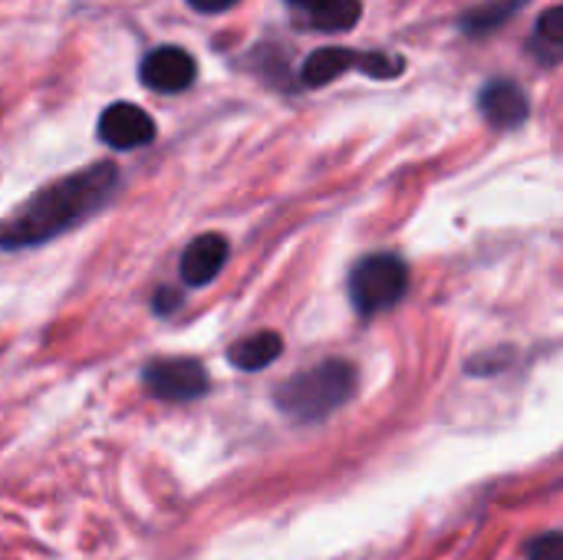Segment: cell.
<instances>
[{"instance_id": "30bf717a", "label": "cell", "mask_w": 563, "mask_h": 560, "mask_svg": "<svg viewBox=\"0 0 563 560\" xmlns=\"http://www.w3.org/2000/svg\"><path fill=\"white\" fill-rule=\"evenodd\" d=\"M280 353H284L280 333L261 330V333L241 337V340L228 350V360H231V366H238V370H244V373H257V370L271 366Z\"/></svg>"}, {"instance_id": "6da1fadb", "label": "cell", "mask_w": 563, "mask_h": 560, "mask_svg": "<svg viewBox=\"0 0 563 560\" xmlns=\"http://www.w3.org/2000/svg\"><path fill=\"white\" fill-rule=\"evenodd\" d=\"M119 185V168L112 162H96L79 168L36 195H30L10 218L0 221V248L20 251L53 241L56 234L76 228L89 215L109 205Z\"/></svg>"}, {"instance_id": "7c38bea8", "label": "cell", "mask_w": 563, "mask_h": 560, "mask_svg": "<svg viewBox=\"0 0 563 560\" xmlns=\"http://www.w3.org/2000/svg\"><path fill=\"white\" fill-rule=\"evenodd\" d=\"M531 50L538 53L541 63L554 66L561 59L563 50V10L561 7H551L541 20H538V30L531 36Z\"/></svg>"}, {"instance_id": "e0dca14e", "label": "cell", "mask_w": 563, "mask_h": 560, "mask_svg": "<svg viewBox=\"0 0 563 560\" xmlns=\"http://www.w3.org/2000/svg\"><path fill=\"white\" fill-rule=\"evenodd\" d=\"M290 3H297V7H307V10H310V7H317L320 0H290Z\"/></svg>"}, {"instance_id": "3957f363", "label": "cell", "mask_w": 563, "mask_h": 560, "mask_svg": "<svg viewBox=\"0 0 563 560\" xmlns=\"http://www.w3.org/2000/svg\"><path fill=\"white\" fill-rule=\"evenodd\" d=\"M406 290H409V264L393 251L369 254L356 261L350 271V300L363 317L396 307L406 297Z\"/></svg>"}, {"instance_id": "5b68a950", "label": "cell", "mask_w": 563, "mask_h": 560, "mask_svg": "<svg viewBox=\"0 0 563 560\" xmlns=\"http://www.w3.org/2000/svg\"><path fill=\"white\" fill-rule=\"evenodd\" d=\"M142 380H145L148 393L165 403H191L208 393V370H205V363H198L191 356L152 360L142 370Z\"/></svg>"}, {"instance_id": "277c9868", "label": "cell", "mask_w": 563, "mask_h": 560, "mask_svg": "<svg viewBox=\"0 0 563 560\" xmlns=\"http://www.w3.org/2000/svg\"><path fill=\"white\" fill-rule=\"evenodd\" d=\"M350 69H363L366 76H376V79H396L406 69V59L396 53H353L343 46H323L303 59L300 79L307 86H327Z\"/></svg>"}, {"instance_id": "ba28073f", "label": "cell", "mask_w": 563, "mask_h": 560, "mask_svg": "<svg viewBox=\"0 0 563 560\" xmlns=\"http://www.w3.org/2000/svg\"><path fill=\"white\" fill-rule=\"evenodd\" d=\"M478 109L495 129H515L531 116V102L525 89L511 79H492L478 96Z\"/></svg>"}, {"instance_id": "9a60e30c", "label": "cell", "mask_w": 563, "mask_h": 560, "mask_svg": "<svg viewBox=\"0 0 563 560\" xmlns=\"http://www.w3.org/2000/svg\"><path fill=\"white\" fill-rule=\"evenodd\" d=\"M195 10H201V13H224V10H231L238 0H188Z\"/></svg>"}, {"instance_id": "7a4b0ae2", "label": "cell", "mask_w": 563, "mask_h": 560, "mask_svg": "<svg viewBox=\"0 0 563 560\" xmlns=\"http://www.w3.org/2000/svg\"><path fill=\"white\" fill-rule=\"evenodd\" d=\"M356 393V370L346 360H323L274 389V403L294 422H320L346 406Z\"/></svg>"}, {"instance_id": "52a82bcc", "label": "cell", "mask_w": 563, "mask_h": 560, "mask_svg": "<svg viewBox=\"0 0 563 560\" xmlns=\"http://www.w3.org/2000/svg\"><path fill=\"white\" fill-rule=\"evenodd\" d=\"M195 59L181 46H158L142 59V83L155 92H185L195 83Z\"/></svg>"}, {"instance_id": "4fadbf2b", "label": "cell", "mask_w": 563, "mask_h": 560, "mask_svg": "<svg viewBox=\"0 0 563 560\" xmlns=\"http://www.w3.org/2000/svg\"><path fill=\"white\" fill-rule=\"evenodd\" d=\"M521 3H525V0H492V3H485V7H478V10H472V13L465 17L462 26H465L468 33H485V30L505 23Z\"/></svg>"}, {"instance_id": "8992f818", "label": "cell", "mask_w": 563, "mask_h": 560, "mask_svg": "<svg viewBox=\"0 0 563 560\" xmlns=\"http://www.w3.org/2000/svg\"><path fill=\"white\" fill-rule=\"evenodd\" d=\"M99 139L119 152L142 149L155 139V119L132 102H115L99 116Z\"/></svg>"}, {"instance_id": "5bb4252c", "label": "cell", "mask_w": 563, "mask_h": 560, "mask_svg": "<svg viewBox=\"0 0 563 560\" xmlns=\"http://www.w3.org/2000/svg\"><path fill=\"white\" fill-rule=\"evenodd\" d=\"M528 554H531V560H563L561 531H548L538 541H531L528 545Z\"/></svg>"}, {"instance_id": "9c48e42d", "label": "cell", "mask_w": 563, "mask_h": 560, "mask_svg": "<svg viewBox=\"0 0 563 560\" xmlns=\"http://www.w3.org/2000/svg\"><path fill=\"white\" fill-rule=\"evenodd\" d=\"M228 254H231L228 238L211 231V234L195 238V241L181 251V264H178V271H181L185 284H191V287H205V284H211V281L221 274V267L228 264Z\"/></svg>"}, {"instance_id": "2e32d148", "label": "cell", "mask_w": 563, "mask_h": 560, "mask_svg": "<svg viewBox=\"0 0 563 560\" xmlns=\"http://www.w3.org/2000/svg\"><path fill=\"white\" fill-rule=\"evenodd\" d=\"M178 307V297H175V290H158V297H155V310L158 314H165V310H175Z\"/></svg>"}, {"instance_id": "8fae6325", "label": "cell", "mask_w": 563, "mask_h": 560, "mask_svg": "<svg viewBox=\"0 0 563 560\" xmlns=\"http://www.w3.org/2000/svg\"><path fill=\"white\" fill-rule=\"evenodd\" d=\"M360 13H363L360 0H320L317 7H310V26L323 33H343L356 26Z\"/></svg>"}]
</instances>
